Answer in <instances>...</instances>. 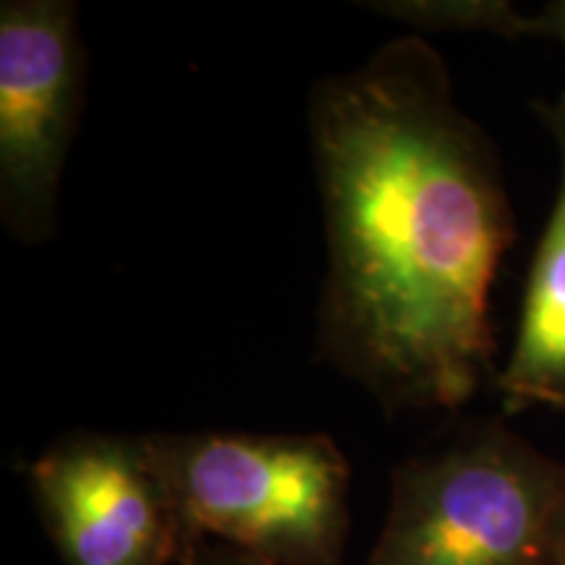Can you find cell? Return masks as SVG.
I'll return each instance as SVG.
<instances>
[{"mask_svg":"<svg viewBox=\"0 0 565 565\" xmlns=\"http://www.w3.org/2000/svg\"><path fill=\"white\" fill-rule=\"evenodd\" d=\"M309 137L322 359L391 414L463 406L492 372L490 291L513 242L492 139L419 34L317 84Z\"/></svg>","mask_w":565,"mask_h":565,"instance_id":"obj_1","label":"cell"},{"mask_svg":"<svg viewBox=\"0 0 565 565\" xmlns=\"http://www.w3.org/2000/svg\"><path fill=\"white\" fill-rule=\"evenodd\" d=\"M192 540L267 565H341L351 466L328 435H145Z\"/></svg>","mask_w":565,"mask_h":565,"instance_id":"obj_2","label":"cell"},{"mask_svg":"<svg viewBox=\"0 0 565 565\" xmlns=\"http://www.w3.org/2000/svg\"><path fill=\"white\" fill-rule=\"evenodd\" d=\"M565 466L500 424L408 458L364 565H545Z\"/></svg>","mask_w":565,"mask_h":565,"instance_id":"obj_3","label":"cell"},{"mask_svg":"<svg viewBox=\"0 0 565 565\" xmlns=\"http://www.w3.org/2000/svg\"><path fill=\"white\" fill-rule=\"evenodd\" d=\"M84 63L74 3L0 6V221L21 244L55 236L61 175L84 100Z\"/></svg>","mask_w":565,"mask_h":565,"instance_id":"obj_4","label":"cell"},{"mask_svg":"<svg viewBox=\"0 0 565 565\" xmlns=\"http://www.w3.org/2000/svg\"><path fill=\"white\" fill-rule=\"evenodd\" d=\"M32 498L66 565H179L196 545L145 435H68L30 466Z\"/></svg>","mask_w":565,"mask_h":565,"instance_id":"obj_5","label":"cell"},{"mask_svg":"<svg viewBox=\"0 0 565 565\" xmlns=\"http://www.w3.org/2000/svg\"><path fill=\"white\" fill-rule=\"evenodd\" d=\"M561 154V179L545 233L529 270L519 335L494 391L505 406H545L565 414V92L553 103H536Z\"/></svg>","mask_w":565,"mask_h":565,"instance_id":"obj_6","label":"cell"},{"mask_svg":"<svg viewBox=\"0 0 565 565\" xmlns=\"http://www.w3.org/2000/svg\"><path fill=\"white\" fill-rule=\"evenodd\" d=\"M374 9L406 21L416 30L490 32L500 38H534L532 17H524L503 0H440V3H380Z\"/></svg>","mask_w":565,"mask_h":565,"instance_id":"obj_7","label":"cell"},{"mask_svg":"<svg viewBox=\"0 0 565 565\" xmlns=\"http://www.w3.org/2000/svg\"><path fill=\"white\" fill-rule=\"evenodd\" d=\"M179 565H267V563L242 553V550L221 545V542L200 540L186 555L181 557Z\"/></svg>","mask_w":565,"mask_h":565,"instance_id":"obj_8","label":"cell"},{"mask_svg":"<svg viewBox=\"0 0 565 565\" xmlns=\"http://www.w3.org/2000/svg\"><path fill=\"white\" fill-rule=\"evenodd\" d=\"M534 38H553L565 45V0H555L532 17Z\"/></svg>","mask_w":565,"mask_h":565,"instance_id":"obj_9","label":"cell"},{"mask_svg":"<svg viewBox=\"0 0 565 565\" xmlns=\"http://www.w3.org/2000/svg\"><path fill=\"white\" fill-rule=\"evenodd\" d=\"M545 565H565V498L553 519V529H550Z\"/></svg>","mask_w":565,"mask_h":565,"instance_id":"obj_10","label":"cell"}]
</instances>
